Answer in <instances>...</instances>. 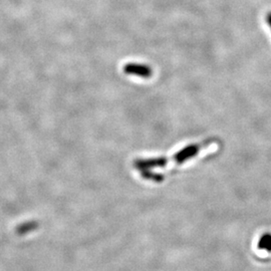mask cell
Listing matches in <instances>:
<instances>
[{"instance_id": "obj_1", "label": "cell", "mask_w": 271, "mask_h": 271, "mask_svg": "<svg viewBox=\"0 0 271 271\" xmlns=\"http://www.w3.org/2000/svg\"><path fill=\"white\" fill-rule=\"evenodd\" d=\"M213 140L208 139L207 141H204L200 144H193L190 146L185 147L183 150L179 151L176 155L170 157V158H157V159H141L136 160L135 167L140 171H148L149 169L155 168V167H164L167 164L176 163V164H182L187 160L194 158L199 154V152L207 147Z\"/></svg>"}, {"instance_id": "obj_2", "label": "cell", "mask_w": 271, "mask_h": 271, "mask_svg": "<svg viewBox=\"0 0 271 271\" xmlns=\"http://www.w3.org/2000/svg\"><path fill=\"white\" fill-rule=\"evenodd\" d=\"M124 71L127 74L140 76L143 79H149L153 75V69L151 67L144 64L129 63L124 67Z\"/></svg>"}, {"instance_id": "obj_4", "label": "cell", "mask_w": 271, "mask_h": 271, "mask_svg": "<svg viewBox=\"0 0 271 271\" xmlns=\"http://www.w3.org/2000/svg\"><path fill=\"white\" fill-rule=\"evenodd\" d=\"M266 23H268V25L270 26L271 28V12L267 13V15H266Z\"/></svg>"}, {"instance_id": "obj_3", "label": "cell", "mask_w": 271, "mask_h": 271, "mask_svg": "<svg viewBox=\"0 0 271 271\" xmlns=\"http://www.w3.org/2000/svg\"><path fill=\"white\" fill-rule=\"evenodd\" d=\"M258 248L271 252V234H263L258 241Z\"/></svg>"}]
</instances>
